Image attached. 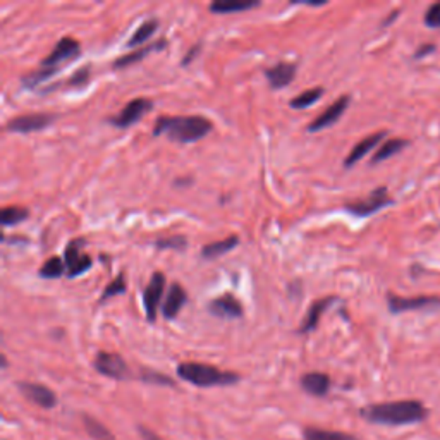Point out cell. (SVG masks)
I'll return each instance as SVG.
<instances>
[{
    "label": "cell",
    "instance_id": "1",
    "mask_svg": "<svg viewBox=\"0 0 440 440\" xmlns=\"http://www.w3.org/2000/svg\"><path fill=\"white\" fill-rule=\"evenodd\" d=\"M359 416L373 425L404 427V425L425 422L428 418V409L422 401L416 399L390 401V403L368 404L363 409H359Z\"/></svg>",
    "mask_w": 440,
    "mask_h": 440
},
{
    "label": "cell",
    "instance_id": "2",
    "mask_svg": "<svg viewBox=\"0 0 440 440\" xmlns=\"http://www.w3.org/2000/svg\"><path fill=\"white\" fill-rule=\"evenodd\" d=\"M214 124L203 116H160L155 121L153 136H165L181 145L196 143L212 131Z\"/></svg>",
    "mask_w": 440,
    "mask_h": 440
},
{
    "label": "cell",
    "instance_id": "3",
    "mask_svg": "<svg viewBox=\"0 0 440 440\" xmlns=\"http://www.w3.org/2000/svg\"><path fill=\"white\" fill-rule=\"evenodd\" d=\"M177 375L183 378L188 384H193L202 389H208V387H227L234 385L239 382V375L234 371L219 370V368L212 365H205V363H195L186 362L177 365Z\"/></svg>",
    "mask_w": 440,
    "mask_h": 440
},
{
    "label": "cell",
    "instance_id": "4",
    "mask_svg": "<svg viewBox=\"0 0 440 440\" xmlns=\"http://www.w3.org/2000/svg\"><path fill=\"white\" fill-rule=\"evenodd\" d=\"M390 205H394V198L389 195L387 186H378V188H375L370 195L365 196V198L348 202L344 205V210L358 219H366L375 215L377 212L390 207Z\"/></svg>",
    "mask_w": 440,
    "mask_h": 440
},
{
    "label": "cell",
    "instance_id": "5",
    "mask_svg": "<svg viewBox=\"0 0 440 440\" xmlns=\"http://www.w3.org/2000/svg\"><path fill=\"white\" fill-rule=\"evenodd\" d=\"M387 308L392 315L406 312H422V310L440 308V296L420 294V296H399L387 293Z\"/></svg>",
    "mask_w": 440,
    "mask_h": 440
},
{
    "label": "cell",
    "instance_id": "6",
    "mask_svg": "<svg viewBox=\"0 0 440 440\" xmlns=\"http://www.w3.org/2000/svg\"><path fill=\"white\" fill-rule=\"evenodd\" d=\"M151 109H153V102L148 100V98L145 97L132 98L131 102H128V104L124 105L123 110H121L117 116L109 117L107 123L112 124L114 128H119V129L131 128L132 124L142 121Z\"/></svg>",
    "mask_w": 440,
    "mask_h": 440
},
{
    "label": "cell",
    "instance_id": "7",
    "mask_svg": "<svg viewBox=\"0 0 440 440\" xmlns=\"http://www.w3.org/2000/svg\"><path fill=\"white\" fill-rule=\"evenodd\" d=\"M93 366L98 373L114 378V380H128L131 377V370H129L126 359L117 352L100 351L95 356Z\"/></svg>",
    "mask_w": 440,
    "mask_h": 440
},
{
    "label": "cell",
    "instance_id": "8",
    "mask_svg": "<svg viewBox=\"0 0 440 440\" xmlns=\"http://www.w3.org/2000/svg\"><path fill=\"white\" fill-rule=\"evenodd\" d=\"M81 55V45L73 36H64L57 41L54 50L50 52L43 60H41V67H59L62 69V64L73 62Z\"/></svg>",
    "mask_w": 440,
    "mask_h": 440
},
{
    "label": "cell",
    "instance_id": "9",
    "mask_svg": "<svg viewBox=\"0 0 440 440\" xmlns=\"http://www.w3.org/2000/svg\"><path fill=\"white\" fill-rule=\"evenodd\" d=\"M55 119L57 116L47 112L22 114V116L13 117V119L6 124V131L19 132V135H28V132L41 131V129L48 128Z\"/></svg>",
    "mask_w": 440,
    "mask_h": 440
},
{
    "label": "cell",
    "instance_id": "10",
    "mask_svg": "<svg viewBox=\"0 0 440 440\" xmlns=\"http://www.w3.org/2000/svg\"><path fill=\"white\" fill-rule=\"evenodd\" d=\"M83 245H85V239L78 238V239H73V241H69V245L66 246L64 261H66L67 277H71V279L86 274V272L93 267L92 256L81 252Z\"/></svg>",
    "mask_w": 440,
    "mask_h": 440
},
{
    "label": "cell",
    "instance_id": "11",
    "mask_svg": "<svg viewBox=\"0 0 440 440\" xmlns=\"http://www.w3.org/2000/svg\"><path fill=\"white\" fill-rule=\"evenodd\" d=\"M165 291V275L162 272H155L150 282L143 291V306H145L148 322L153 324L157 320V312L162 305V296Z\"/></svg>",
    "mask_w": 440,
    "mask_h": 440
},
{
    "label": "cell",
    "instance_id": "12",
    "mask_svg": "<svg viewBox=\"0 0 440 440\" xmlns=\"http://www.w3.org/2000/svg\"><path fill=\"white\" fill-rule=\"evenodd\" d=\"M349 104H351V95H341V97L337 98L332 105H329V107L325 109L324 112L317 117V119H313L312 123L308 124V128H306L308 129V132H318V131H324V129H327L330 126H334V124H336L337 121L344 116V112L348 110Z\"/></svg>",
    "mask_w": 440,
    "mask_h": 440
},
{
    "label": "cell",
    "instance_id": "13",
    "mask_svg": "<svg viewBox=\"0 0 440 440\" xmlns=\"http://www.w3.org/2000/svg\"><path fill=\"white\" fill-rule=\"evenodd\" d=\"M19 392L32 401L33 404L40 406L43 409H52L57 406V396L52 389H48L43 384H35V382H19L18 384Z\"/></svg>",
    "mask_w": 440,
    "mask_h": 440
},
{
    "label": "cell",
    "instance_id": "14",
    "mask_svg": "<svg viewBox=\"0 0 440 440\" xmlns=\"http://www.w3.org/2000/svg\"><path fill=\"white\" fill-rule=\"evenodd\" d=\"M208 312L214 315V317L234 320V318H241L245 310H242V305L239 303V299L234 298L233 294H222L219 298L212 299L210 305H208Z\"/></svg>",
    "mask_w": 440,
    "mask_h": 440
},
{
    "label": "cell",
    "instance_id": "15",
    "mask_svg": "<svg viewBox=\"0 0 440 440\" xmlns=\"http://www.w3.org/2000/svg\"><path fill=\"white\" fill-rule=\"evenodd\" d=\"M385 136L387 131H378L356 143V145L351 148V151L348 153V157L344 158V167H346V169H351L352 165H356L359 160H363L370 151H373L375 148L380 145L382 139H384Z\"/></svg>",
    "mask_w": 440,
    "mask_h": 440
},
{
    "label": "cell",
    "instance_id": "16",
    "mask_svg": "<svg viewBox=\"0 0 440 440\" xmlns=\"http://www.w3.org/2000/svg\"><path fill=\"white\" fill-rule=\"evenodd\" d=\"M296 69L298 67L293 62H277L275 66H270L265 69V78L268 79L272 88L282 90L294 81Z\"/></svg>",
    "mask_w": 440,
    "mask_h": 440
},
{
    "label": "cell",
    "instance_id": "17",
    "mask_svg": "<svg viewBox=\"0 0 440 440\" xmlns=\"http://www.w3.org/2000/svg\"><path fill=\"white\" fill-rule=\"evenodd\" d=\"M165 47H167V40L165 38H160V40H155V41H151V43L143 45V47H139L138 50L131 52V54L121 55L119 59L114 60L112 66H114V69H124V67L132 66V64L139 62V60H143L145 57L153 54V52L164 50Z\"/></svg>",
    "mask_w": 440,
    "mask_h": 440
},
{
    "label": "cell",
    "instance_id": "18",
    "mask_svg": "<svg viewBox=\"0 0 440 440\" xmlns=\"http://www.w3.org/2000/svg\"><path fill=\"white\" fill-rule=\"evenodd\" d=\"M186 301H188V294H186L184 287L181 284L174 282L172 286L169 287L165 296V301L162 305V315L167 320H174V318L179 315L181 310L184 308Z\"/></svg>",
    "mask_w": 440,
    "mask_h": 440
},
{
    "label": "cell",
    "instance_id": "19",
    "mask_svg": "<svg viewBox=\"0 0 440 440\" xmlns=\"http://www.w3.org/2000/svg\"><path fill=\"white\" fill-rule=\"evenodd\" d=\"M336 299H337L336 296H327V298L315 299V301L312 303V306L308 308V312H306L305 320H303L301 325H299L298 334H310V332H313V330H317L318 324H320L322 315H324L325 310H327L329 306L336 301Z\"/></svg>",
    "mask_w": 440,
    "mask_h": 440
},
{
    "label": "cell",
    "instance_id": "20",
    "mask_svg": "<svg viewBox=\"0 0 440 440\" xmlns=\"http://www.w3.org/2000/svg\"><path fill=\"white\" fill-rule=\"evenodd\" d=\"M303 390L308 392L310 396L315 397H324L327 396L330 390V377L327 373H322V371H310V373H305L299 380Z\"/></svg>",
    "mask_w": 440,
    "mask_h": 440
},
{
    "label": "cell",
    "instance_id": "21",
    "mask_svg": "<svg viewBox=\"0 0 440 440\" xmlns=\"http://www.w3.org/2000/svg\"><path fill=\"white\" fill-rule=\"evenodd\" d=\"M408 145H409L408 139H403V138L385 139V142L378 146V150L371 155L370 165H377V164H380V162L389 160V158L394 157V155L401 153V151H403Z\"/></svg>",
    "mask_w": 440,
    "mask_h": 440
},
{
    "label": "cell",
    "instance_id": "22",
    "mask_svg": "<svg viewBox=\"0 0 440 440\" xmlns=\"http://www.w3.org/2000/svg\"><path fill=\"white\" fill-rule=\"evenodd\" d=\"M238 245H239V238L236 236V234H233V236L222 239V241H215V242H210V245H205L202 249V256L207 258V260H214V258H219V256L226 255V253L233 252Z\"/></svg>",
    "mask_w": 440,
    "mask_h": 440
},
{
    "label": "cell",
    "instance_id": "23",
    "mask_svg": "<svg viewBox=\"0 0 440 440\" xmlns=\"http://www.w3.org/2000/svg\"><path fill=\"white\" fill-rule=\"evenodd\" d=\"M260 6V0H248V2H224V0H217V2L210 4V11L215 14H233L256 9Z\"/></svg>",
    "mask_w": 440,
    "mask_h": 440
},
{
    "label": "cell",
    "instance_id": "24",
    "mask_svg": "<svg viewBox=\"0 0 440 440\" xmlns=\"http://www.w3.org/2000/svg\"><path fill=\"white\" fill-rule=\"evenodd\" d=\"M62 69H59V67H38V69L32 71L29 74L22 76L21 78V83L25 88L28 90H36L38 86L43 85V83H47L48 79L52 78V76H55L57 73H60Z\"/></svg>",
    "mask_w": 440,
    "mask_h": 440
},
{
    "label": "cell",
    "instance_id": "25",
    "mask_svg": "<svg viewBox=\"0 0 440 440\" xmlns=\"http://www.w3.org/2000/svg\"><path fill=\"white\" fill-rule=\"evenodd\" d=\"M303 437L305 440H362L355 435L346 434V432L337 430H324V428L308 427L303 430Z\"/></svg>",
    "mask_w": 440,
    "mask_h": 440
},
{
    "label": "cell",
    "instance_id": "26",
    "mask_svg": "<svg viewBox=\"0 0 440 440\" xmlns=\"http://www.w3.org/2000/svg\"><path fill=\"white\" fill-rule=\"evenodd\" d=\"M157 28H158L157 19H148V21L143 22V25H139L138 29L132 33V36L129 38V41H128V47L129 48L143 47L145 41H148L151 36H153V33L157 32Z\"/></svg>",
    "mask_w": 440,
    "mask_h": 440
},
{
    "label": "cell",
    "instance_id": "27",
    "mask_svg": "<svg viewBox=\"0 0 440 440\" xmlns=\"http://www.w3.org/2000/svg\"><path fill=\"white\" fill-rule=\"evenodd\" d=\"M322 95H324V88H322V86H317V88H310V90H306V92L296 95L293 100L289 102V107L296 109V110L308 109V107H312L313 104H317L318 100H320Z\"/></svg>",
    "mask_w": 440,
    "mask_h": 440
},
{
    "label": "cell",
    "instance_id": "28",
    "mask_svg": "<svg viewBox=\"0 0 440 440\" xmlns=\"http://www.w3.org/2000/svg\"><path fill=\"white\" fill-rule=\"evenodd\" d=\"M2 226H18V224L25 222L29 217V210L25 207H19V205H9V207L2 208Z\"/></svg>",
    "mask_w": 440,
    "mask_h": 440
},
{
    "label": "cell",
    "instance_id": "29",
    "mask_svg": "<svg viewBox=\"0 0 440 440\" xmlns=\"http://www.w3.org/2000/svg\"><path fill=\"white\" fill-rule=\"evenodd\" d=\"M64 272H67L66 261L59 256H52L41 265V268L38 270V275H40L41 279H59Z\"/></svg>",
    "mask_w": 440,
    "mask_h": 440
},
{
    "label": "cell",
    "instance_id": "30",
    "mask_svg": "<svg viewBox=\"0 0 440 440\" xmlns=\"http://www.w3.org/2000/svg\"><path fill=\"white\" fill-rule=\"evenodd\" d=\"M126 287H128V282H126V275L124 274H119L116 277V279L112 280V282L107 284V287L104 289V293H102L100 296V301L98 303H105L107 299L114 298V296H121L126 293Z\"/></svg>",
    "mask_w": 440,
    "mask_h": 440
},
{
    "label": "cell",
    "instance_id": "31",
    "mask_svg": "<svg viewBox=\"0 0 440 440\" xmlns=\"http://www.w3.org/2000/svg\"><path fill=\"white\" fill-rule=\"evenodd\" d=\"M155 246L158 249H174V252H183V249L188 246V239L183 234H174V236L169 238H160L155 241Z\"/></svg>",
    "mask_w": 440,
    "mask_h": 440
},
{
    "label": "cell",
    "instance_id": "32",
    "mask_svg": "<svg viewBox=\"0 0 440 440\" xmlns=\"http://www.w3.org/2000/svg\"><path fill=\"white\" fill-rule=\"evenodd\" d=\"M90 74H92L90 66H85L83 69L76 71L69 79H66V81H62V83L66 88H81V86H85L86 83L90 81Z\"/></svg>",
    "mask_w": 440,
    "mask_h": 440
},
{
    "label": "cell",
    "instance_id": "33",
    "mask_svg": "<svg viewBox=\"0 0 440 440\" xmlns=\"http://www.w3.org/2000/svg\"><path fill=\"white\" fill-rule=\"evenodd\" d=\"M85 427H86V430H88V434L93 435V437H97L100 440H112V435H110V432L100 422H97V420L88 418V416H86Z\"/></svg>",
    "mask_w": 440,
    "mask_h": 440
},
{
    "label": "cell",
    "instance_id": "34",
    "mask_svg": "<svg viewBox=\"0 0 440 440\" xmlns=\"http://www.w3.org/2000/svg\"><path fill=\"white\" fill-rule=\"evenodd\" d=\"M423 22L432 29H439L440 28V2L432 4L427 11H425Z\"/></svg>",
    "mask_w": 440,
    "mask_h": 440
},
{
    "label": "cell",
    "instance_id": "35",
    "mask_svg": "<svg viewBox=\"0 0 440 440\" xmlns=\"http://www.w3.org/2000/svg\"><path fill=\"white\" fill-rule=\"evenodd\" d=\"M142 380L143 382H148V384H158V385H174V382L170 380L169 377H165V375L162 373H157V371H151V370H146L143 371L142 375Z\"/></svg>",
    "mask_w": 440,
    "mask_h": 440
},
{
    "label": "cell",
    "instance_id": "36",
    "mask_svg": "<svg viewBox=\"0 0 440 440\" xmlns=\"http://www.w3.org/2000/svg\"><path fill=\"white\" fill-rule=\"evenodd\" d=\"M435 50H437V45L435 43H422L418 48H416L413 57H415V59H425V57L434 54Z\"/></svg>",
    "mask_w": 440,
    "mask_h": 440
},
{
    "label": "cell",
    "instance_id": "37",
    "mask_svg": "<svg viewBox=\"0 0 440 440\" xmlns=\"http://www.w3.org/2000/svg\"><path fill=\"white\" fill-rule=\"evenodd\" d=\"M200 50H202V43H196L195 47H191L189 48L188 52H186V55H184V59H183V62H181V66H189V64L193 62V60L196 59V57H198V54H200Z\"/></svg>",
    "mask_w": 440,
    "mask_h": 440
},
{
    "label": "cell",
    "instance_id": "38",
    "mask_svg": "<svg viewBox=\"0 0 440 440\" xmlns=\"http://www.w3.org/2000/svg\"><path fill=\"white\" fill-rule=\"evenodd\" d=\"M138 432H139V435H142L143 440H162L157 434H155V432L148 430V428H145V427H138Z\"/></svg>",
    "mask_w": 440,
    "mask_h": 440
},
{
    "label": "cell",
    "instance_id": "39",
    "mask_svg": "<svg viewBox=\"0 0 440 440\" xmlns=\"http://www.w3.org/2000/svg\"><path fill=\"white\" fill-rule=\"evenodd\" d=\"M399 13H401V11H392V13H390V14H389V16H387V18L384 19V21H382V25H380V26H382V28H385V26H389V25H390V22H394V21H396V19H397V18H399Z\"/></svg>",
    "mask_w": 440,
    "mask_h": 440
}]
</instances>
